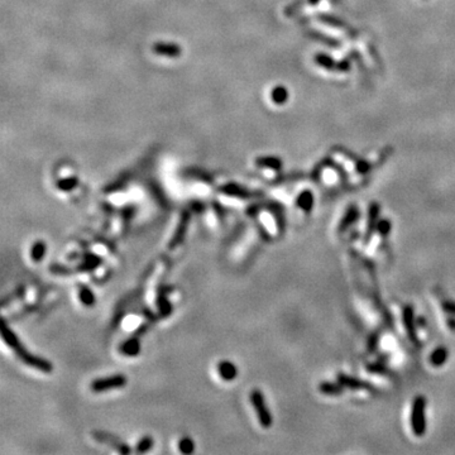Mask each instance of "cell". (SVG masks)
<instances>
[{
	"mask_svg": "<svg viewBox=\"0 0 455 455\" xmlns=\"http://www.w3.org/2000/svg\"><path fill=\"white\" fill-rule=\"evenodd\" d=\"M1 337H3L4 341L16 352L18 358H19L22 362L26 363L27 366H31L35 369H39L42 372H52L53 367H52L51 363H49V360H46V359L35 357L33 356L32 353H29L28 350L22 345V343H20L19 339L16 338L14 331L12 330L10 327H8L7 323L4 320L1 321Z\"/></svg>",
	"mask_w": 455,
	"mask_h": 455,
	"instance_id": "6da1fadb",
	"label": "cell"
},
{
	"mask_svg": "<svg viewBox=\"0 0 455 455\" xmlns=\"http://www.w3.org/2000/svg\"><path fill=\"white\" fill-rule=\"evenodd\" d=\"M411 429L416 436L421 438L426 433V398L417 396L412 401L410 416Z\"/></svg>",
	"mask_w": 455,
	"mask_h": 455,
	"instance_id": "7a4b0ae2",
	"label": "cell"
},
{
	"mask_svg": "<svg viewBox=\"0 0 455 455\" xmlns=\"http://www.w3.org/2000/svg\"><path fill=\"white\" fill-rule=\"evenodd\" d=\"M250 402L253 405L254 410L257 412V417H258V420H260V426L264 427V429H268L272 425V416H271V412H269L268 407H267L266 400H264V396H263L262 392L260 390H253V391L250 392Z\"/></svg>",
	"mask_w": 455,
	"mask_h": 455,
	"instance_id": "3957f363",
	"label": "cell"
},
{
	"mask_svg": "<svg viewBox=\"0 0 455 455\" xmlns=\"http://www.w3.org/2000/svg\"><path fill=\"white\" fill-rule=\"evenodd\" d=\"M127 385V378L123 374H116L106 378H99L91 383V390L94 392H103L108 390H115L122 388Z\"/></svg>",
	"mask_w": 455,
	"mask_h": 455,
	"instance_id": "277c9868",
	"label": "cell"
},
{
	"mask_svg": "<svg viewBox=\"0 0 455 455\" xmlns=\"http://www.w3.org/2000/svg\"><path fill=\"white\" fill-rule=\"evenodd\" d=\"M404 325L406 327L407 335L410 338L412 343H419L417 339V329H416V321H415V315L414 310L411 306H406L404 309Z\"/></svg>",
	"mask_w": 455,
	"mask_h": 455,
	"instance_id": "5b68a950",
	"label": "cell"
},
{
	"mask_svg": "<svg viewBox=\"0 0 455 455\" xmlns=\"http://www.w3.org/2000/svg\"><path fill=\"white\" fill-rule=\"evenodd\" d=\"M153 52L158 56L163 57L176 58L181 55V47L176 43H164V42H158L153 46Z\"/></svg>",
	"mask_w": 455,
	"mask_h": 455,
	"instance_id": "8992f818",
	"label": "cell"
},
{
	"mask_svg": "<svg viewBox=\"0 0 455 455\" xmlns=\"http://www.w3.org/2000/svg\"><path fill=\"white\" fill-rule=\"evenodd\" d=\"M338 381H339V383H341L344 387H349L352 388V390H356V391L360 390V391L368 392L371 391V390H373V387L368 382H363L360 381V379L354 378V377H349V375L346 374H340L339 377H338Z\"/></svg>",
	"mask_w": 455,
	"mask_h": 455,
	"instance_id": "52a82bcc",
	"label": "cell"
},
{
	"mask_svg": "<svg viewBox=\"0 0 455 455\" xmlns=\"http://www.w3.org/2000/svg\"><path fill=\"white\" fill-rule=\"evenodd\" d=\"M218 372L221 378L225 379V381H233V379L237 378L238 369L229 360H221L218 364Z\"/></svg>",
	"mask_w": 455,
	"mask_h": 455,
	"instance_id": "ba28073f",
	"label": "cell"
},
{
	"mask_svg": "<svg viewBox=\"0 0 455 455\" xmlns=\"http://www.w3.org/2000/svg\"><path fill=\"white\" fill-rule=\"evenodd\" d=\"M187 225H189V214L185 212V214L182 215V218H181L179 227H177L176 234L173 235L172 241H171V248H176L179 244H181V242H182L183 238H185V234H186Z\"/></svg>",
	"mask_w": 455,
	"mask_h": 455,
	"instance_id": "9c48e42d",
	"label": "cell"
},
{
	"mask_svg": "<svg viewBox=\"0 0 455 455\" xmlns=\"http://www.w3.org/2000/svg\"><path fill=\"white\" fill-rule=\"evenodd\" d=\"M94 436H95L97 439H99L100 441H105V442H108V444H110V445H112V446H114V448H115V449H118V450H119V452H120V453H124V454H128V453L130 452V449H129L128 446L125 445L124 442L119 441V440L116 439V438H114V436L109 435V434H105V433H95V434H94Z\"/></svg>",
	"mask_w": 455,
	"mask_h": 455,
	"instance_id": "30bf717a",
	"label": "cell"
},
{
	"mask_svg": "<svg viewBox=\"0 0 455 455\" xmlns=\"http://www.w3.org/2000/svg\"><path fill=\"white\" fill-rule=\"evenodd\" d=\"M319 391L325 396H340L344 392V386L341 383H330L323 382L319 386Z\"/></svg>",
	"mask_w": 455,
	"mask_h": 455,
	"instance_id": "8fae6325",
	"label": "cell"
},
{
	"mask_svg": "<svg viewBox=\"0 0 455 455\" xmlns=\"http://www.w3.org/2000/svg\"><path fill=\"white\" fill-rule=\"evenodd\" d=\"M449 358V353L448 349L445 348H436L433 353H431V356H430V363H431V366L436 367V368H439V367L444 366V363H446Z\"/></svg>",
	"mask_w": 455,
	"mask_h": 455,
	"instance_id": "7c38bea8",
	"label": "cell"
},
{
	"mask_svg": "<svg viewBox=\"0 0 455 455\" xmlns=\"http://www.w3.org/2000/svg\"><path fill=\"white\" fill-rule=\"evenodd\" d=\"M120 350H122L123 354L129 357H134L137 356L139 352H141V344L137 339H129L127 341H124L122 346H120Z\"/></svg>",
	"mask_w": 455,
	"mask_h": 455,
	"instance_id": "4fadbf2b",
	"label": "cell"
},
{
	"mask_svg": "<svg viewBox=\"0 0 455 455\" xmlns=\"http://www.w3.org/2000/svg\"><path fill=\"white\" fill-rule=\"evenodd\" d=\"M296 204H297V206L301 210L309 212L312 209V206H314V196H312L310 191H305V193H302L301 195L298 196Z\"/></svg>",
	"mask_w": 455,
	"mask_h": 455,
	"instance_id": "5bb4252c",
	"label": "cell"
},
{
	"mask_svg": "<svg viewBox=\"0 0 455 455\" xmlns=\"http://www.w3.org/2000/svg\"><path fill=\"white\" fill-rule=\"evenodd\" d=\"M357 219H358V209H357L356 206H353V208H350L349 210L346 211V214L344 215L343 220H341V223H340L339 225V230H345L346 228H349Z\"/></svg>",
	"mask_w": 455,
	"mask_h": 455,
	"instance_id": "9a60e30c",
	"label": "cell"
},
{
	"mask_svg": "<svg viewBox=\"0 0 455 455\" xmlns=\"http://www.w3.org/2000/svg\"><path fill=\"white\" fill-rule=\"evenodd\" d=\"M46 254V244L45 242L38 241L35 242L34 244L32 245V249H31V257H32V260L34 262H39L45 258Z\"/></svg>",
	"mask_w": 455,
	"mask_h": 455,
	"instance_id": "2e32d148",
	"label": "cell"
},
{
	"mask_svg": "<svg viewBox=\"0 0 455 455\" xmlns=\"http://www.w3.org/2000/svg\"><path fill=\"white\" fill-rule=\"evenodd\" d=\"M378 212H379V208L378 205H372L371 206V210H369V215H368V224H367V231H368V234H371L373 230L377 227V218H378Z\"/></svg>",
	"mask_w": 455,
	"mask_h": 455,
	"instance_id": "e0dca14e",
	"label": "cell"
},
{
	"mask_svg": "<svg viewBox=\"0 0 455 455\" xmlns=\"http://www.w3.org/2000/svg\"><path fill=\"white\" fill-rule=\"evenodd\" d=\"M257 164L260 167H267L272 170H279L281 168V161L275 157H262L257 160Z\"/></svg>",
	"mask_w": 455,
	"mask_h": 455,
	"instance_id": "ac0fdd59",
	"label": "cell"
},
{
	"mask_svg": "<svg viewBox=\"0 0 455 455\" xmlns=\"http://www.w3.org/2000/svg\"><path fill=\"white\" fill-rule=\"evenodd\" d=\"M221 191L224 194H228V195L231 196H238V197H247L249 194H247V191L242 187L237 186V185H233V183H229L227 186L221 187Z\"/></svg>",
	"mask_w": 455,
	"mask_h": 455,
	"instance_id": "d6986e66",
	"label": "cell"
},
{
	"mask_svg": "<svg viewBox=\"0 0 455 455\" xmlns=\"http://www.w3.org/2000/svg\"><path fill=\"white\" fill-rule=\"evenodd\" d=\"M80 301L82 302L85 306H94L95 305V296H94L93 291L89 290L87 287H81L80 293H79Z\"/></svg>",
	"mask_w": 455,
	"mask_h": 455,
	"instance_id": "ffe728a7",
	"label": "cell"
},
{
	"mask_svg": "<svg viewBox=\"0 0 455 455\" xmlns=\"http://www.w3.org/2000/svg\"><path fill=\"white\" fill-rule=\"evenodd\" d=\"M79 185V179L76 177H67V179H60L57 182V187L62 191H70V190L75 189Z\"/></svg>",
	"mask_w": 455,
	"mask_h": 455,
	"instance_id": "44dd1931",
	"label": "cell"
},
{
	"mask_svg": "<svg viewBox=\"0 0 455 455\" xmlns=\"http://www.w3.org/2000/svg\"><path fill=\"white\" fill-rule=\"evenodd\" d=\"M179 452L183 453V454H191L195 450V445H194V441L190 438H183L182 440H179Z\"/></svg>",
	"mask_w": 455,
	"mask_h": 455,
	"instance_id": "7402d4cb",
	"label": "cell"
},
{
	"mask_svg": "<svg viewBox=\"0 0 455 455\" xmlns=\"http://www.w3.org/2000/svg\"><path fill=\"white\" fill-rule=\"evenodd\" d=\"M377 231H378V235L381 238H386L388 235V233L391 231V223L390 220H381L379 223H377V227H375Z\"/></svg>",
	"mask_w": 455,
	"mask_h": 455,
	"instance_id": "603a6c76",
	"label": "cell"
},
{
	"mask_svg": "<svg viewBox=\"0 0 455 455\" xmlns=\"http://www.w3.org/2000/svg\"><path fill=\"white\" fill-rule=\"evenodd\" d=\"M286 98H287V93H286L285 87H276V89L272 91V100L275 103L277 104H282L285 103Z\"/></svg>",
	"mask_w": 455,
	"mask_h": 455,
	"instance_id": "cb8c5ba5",
	"label": "cell"
},
{
	"mask_svg": "<svg viewBox=\"0 0 455 455\" xmlns=\"http://www.w3.org/2000/svg\"><path fill=\"white\" fill-rule=\"evenodd\" d=\"M152 446H153V439L149 438V436H146V438H143V439L138 442V445H137V452L146 453V452H148Z\"/></svg>",
	"mask_w": 455,
	"mask_h": 455,
	"instance_id": "d4e9b609",
	"label": "cell"
},
{
	"mask_svg": "<svg viewBox=\"0 0 455 455\" xmlns=\"http://www.w3.org/2000/svg\"><path fill=\"white\" fill-rule=\"evenodd\" d=\"M442 308H444V310H445L448 314L455 316V302L454 301H445L444 304H442Z\"/></svg>",
	"mask_w": 455,
	"mask_h": 455,
	"instance_id": "484cf974",
	"label": "cell"
},
{
	"mask_svg": "<svg viewBox=\"0 0 455 455\" xmlns=\"http://www.w3.org/2000/svg\"><path fill=\"white\" fill-rule=\"evenodd\" d=\"M448 323H449V326H450V329H452V330H455V320H454V319L449 317Z\"/></svg>",
	"mask_w": 455,
	"mask_h": 455,
	"instance_id": "4316f807",
	"label": "cell"
}]
</instances>
